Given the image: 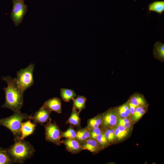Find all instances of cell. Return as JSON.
<instances>
[{"label": "cell", "mask_w": 164, "mask_h": 164, "mask_svg": "<svg viewBox=\"0 0 164 164\" xmlns=\"http://www.w3.org/2000/svg\"><path fill=\"white\" fill-rule=\"evenodd\" d=\"M1 79L6 82L7 87L3 89L5 94V101L1 107L10 109L14 112L20 111L23 103V93L20 89L16 78L7 75Z\"/></svg>", "instance_id": "6da1fadb"}, {"label": "cell", "mask_w": 164, "mask_h": 164, "mask_svg": "<svg viewBox=\"0 0 164 164\" xmlns=\"http://www.w3.org/2000/svg\"><path fill=\"white\" fill-rule=\"evenodd\" d=\"M7 153L14 163L22 164L33 155L35 150L30 143L24 139L15 141V143L6 149Z\"/></svg>", "instance_id": "7a4b0ae2"}, {"label": "cell", "mask_w": 164, "mask_h": 164, "mask_svg": "<svg viewBox=\"0 0 164 164\" xmlns=\"http://www.w3.org/2000/svg\"><path fill=\"white\" fill-rule=\"evenodd\" d=\"M32 115L22 113L20 111L14 112L9 117L0 119V125L9 129L13 134L14 141L20 139L21 123L24 120L31 119Z\"/></svg>", "instance_id": "3957f363"}, {"label": "cell", "mask_w": 164, "mask_h": 164, "mask_svg": "<svg viewBox=\"0 0 164 164\" xmlns=\"http://www.w3.org/2000/svg\"><path fill=\"white\" fill-rule=\"evenodd\" d=\"M34 67V64L31 63L26 68L21 69L17 72L16 78L23 93L34 84L33 72Z\"/></svg>", "instance_id": "277c9868"}, {"label": "cell", "mask_w": 164, "mask_h": 164, "mask_svg": "<svg viewBox=\"0 0 164 164\" xmlns=\"http://www.w3.org/2000/svg\"><path fill=\"white\" fill-rule=\"evenodd\" d=\"M45 139L46 141L60 146L62 143L61 140L62 131L55 122L52 123L51 118L45 125Z\"/></svg>", "instance_id": "5b68a950"}, {"label": "cell", "mask_w": 164, "mask_h": 164, "mask_svg": "<svg viewBox=\"0 0 164 164\" xmlns=\"http://www.w3.org/2000/svg\"><path fill=\"white\" fill-rule=\"evenodd\" d=\"M13 7L10 17L15 26H18L22 22L27 11V5L24 0H12Z\"/></svg>", "instance_id": "8992f818"}, {"label": "cell", "mask_w": 164, "mask_h": 164, "mask_svg": "<svg viewBox=\"0 0 164 164\" xmlns=\"http://www.w3.org/2000/svg\"><path fill=\"white\" fill-rule=\"evenodd\" d=\"M103 124L104 128H113L117 122V118L115 109H109L102 114Z\"/></svg>", "instance_id": "52a82bcc"}, {"label": "cell", "mask_w": 164, "mask_h": 164, "mask_svg": "<svg viewBox=\"0 0 164 164\" xmlns=\"http://www.w3.org/2000/svg\"><path fill=\"white\" fill-rule=\"evenodd\" d=\"M51 112L50 111L42 106L32 116V119L34 124L43 125L47 123L50 118Z\"/></svg>", "instance_id": "ba28073f"}, {"label": "cell", "mask_w": 164, "mask_h": 164, "mask_svg": "<svg viewBox=\"0 0 164 164\" xmlns=\"http://www.w3.org/2000/svg\"><path fill=\"white\" fill-rule=\"evenodd\" d=\"M67 151L73 154L80 153L83 150L82 144L76 138L68 139L62 141Z\"/></svg>", "instance_id": "9c48e42d"}, {"label": "cell", "mask_w": 164, "mask_h": 164, "mask_svg": "<svg viewBox=\"0 0 164 164\" xmlns=\"http://www.w3.org/2000/svg\"><path fill=\"white\" fill-rule=\"evenodd\" d=\"M43 106L51 111H54L59 114L62 113L61 101L58 97H54L46 101Z\"/></svg>", "instance_id": "30bf717a"}, {"label": "cell", "mask_w": 164, "mask_h": 164, "mask_svg": "<svg viewBox=\"0 0 164 164\" xmlns=\"http://www.w3.org/2000/svg\"><path fill=\"white\" fill-rule=\"evenodd\" d=\"M30 119L21 123L20 139H24L26 137L32 134L35 129L36 124L32 123Z\"/></svg>", "instance_id": "8fae6325"}, {"label": "cell", "mask_w": 164, "mask_h": 164, "mask_svg": "<svg viewBox=\"0 0 164 164\" xmlns=\"http://www.w3.org/2000/svg\"><path fill=\"white\" fill-rule=\"evenodd\" d=\"M82 150H87L93 154L97 153L101 150L95 139L90 138L82 144Z\"/></svg>", "instance_id": "7c38bea8"}, {"label": "cell", "mask_w": 164, "mask_h": 164, "mask_svg": "<svg viewBox=\"0 0 164 164\" xmlns=\"http://www.w3.org/2000/svg\"><path fill=\"white\" fill-rule=\"evenodd\" d=\"M79 114L77 111V109L73 106L71 115L65 122V124H69L74 127H76L77 128H81Z\"/></svg>", "instance_id": "4fadbf2b"}, {"label": "cell", "mask_w": 164, "mask_h": 164, "mask_svg": "<svg viewBox=\"0 0 164 164\" xmlns=\"http://www.w3.org/2000/svg\"><path fill=\"white\" fill-rule=\"evenodd\" d=\"M153 53L155 57L161 62L164 60V44L158 41L154 45Z\"/></svg>", "instance_id": "5bb4252c"}, {"label": "cell", "mask_w": 164, "mask_h": 164, "mask_svg": "<svg viewBox=\"0 0 164 164\" xmlns=\"http://www.w3.org/2000/svg\"><path fill=\"white\" fill-rule=\"evenodd\" d=\"M76 138L81 144L91 138L90 130L86 127L84 128H79L76 130Z\"/></svg>", "instance_id": "9a60e30c"}, {"label": "cell", "mask_w": 164, "mask_h": 164, "mask_svg": "<svg viewBox=\"0 0 164 164\" xmlns=\"http://www.w3.org/2000/svg\"><path fill=\"white\" fill-rule=\"evenodd\" d=\"M86 127L89 130L102 126L103 118L102 114H99L87 120Z\"/></svg>", "instance_id": "2e32d148"}, {"label": "cell", "mask_w": 164, "mask_h": 164, "mask_svg": "<svg viewBox=\"0 0 164 164\" xmlns=\"http://www.w3.org/2000/svg\"><path fill=\"white\" fill-rule=\"evenodd\" d=\"M60 95L62 100L66 102H69L76 96L74 91L70 89L62 88L60 90Z\"/></svg>", "instance_id": "e0dca14e"}, {"label": "cell", "mask_w": 164, "mask_h": 164, "mask_svg": "<svg viewBox=\"0 0 164 164\" xmlns=\"http://www.w3.org/2000/svg\"><path fill=\"white\" fill-rule=\"evenodd\" d=\"M128 102L137 107L146 106V101L144 97L138 94H134Z\"/></svg>", "instance_id": "ac0fdd59"}, {"label": "cell", "mask_w": 164, "mask_h": 164, "mask_svg": "<svg viewBox=\"0 0 164 164\" xmlns=\"http://www.w3.org/2000/svg\"><path fill=\"white\" fill-rule=\"evenodd\" d=\"M87 98L84 96L78 95L75 98L73 99V106L78 110L80 113L83 109H85V103Z\"/></svg>", "instance_id": "d6986e66"}, {"label": "cell", "mask_w": 164, "mask_h": 164, "mask_svg": "<svg viewBox=\"0 0 164 164\" xmlns=\"http://www.w3.org/2000/svg\"><path fill=\"white\" fill-rule=\"evenodd\" d=\"M149 10L150 12H157L160 15L164 11V1H156L149 5Z\"/></svg>", "instance_id": "ffe728a7"}, {"label": "cell", "mask_w": 164, "mask_h": 164, "mask_svg": "<svg viewBox=\"0 0 164 164\" xmlns=\"http://www.w3.org/2000/svg\"><path fill=\"white\" fill-rule=\"evenodd\" d=\"M117 112L122 118H126L130 115V110L128 102L119 106Z\"/></svg>", "instance_id": "44dd1931"}, {"label": "cell", "mask_w": 164, "mask_h": 164, "mask_svg": "<svg viewBox=\"0 0 164 164\" xmlns=\"http://www.w3.org/2000/svg\"><path fill=\"white\" fill-rule=\"evenodd\" d=\"M12 160L8 155L6 149L0 147V164L14 163Z\"/></svg>", "instance_id": "7402d4cb"}, {"label": "cell", "mask_w": 164, "mask_h": 164, "mask_svg": "<svg viewBox=\"0 0 164 164\" xmlns=\"http://www.w3.org/2000/svg\"><path fill=\"white\" fill-rule=\"evenodd\" d=\"M74 128L73 127L70 125L69 128L67 130L64 132H62L61 138H64L68 139L76 138V132Z\"/></svg>", "instance_id": "603a6c76"}, {"label": "cell", "mask_w": 164, "mask_h": 164, "mask_svg": "<svg viewBox=\"0 0 164 164\" xmlns=\"http://www.w3.org/2000/svg\"><path fill=\"white\" fill-rule=\"evenodd\" d=\"M146 106L137 107L135 112L132 115V119L133 121H136L139 119L145 113Z\"/></svg>", "instance_id": "cb8c5ba5"}, {"label": "cell", "mask_w": 164, "mask_h": 164, "mask_svg": "<svg viewBox=\"0 0 164 164\" xmlns=\"http://www.w3.org/2000/svg\"><path fill=\"white\" fill-rule=\"evenodd\" d=\"M95 139L97 142L101 149L106 147L109 143L105 137L104 132L98 135L96 137Z\"/></svg>", "instance_id": "d4e9b609"}, {"label": "cell", "mask_w": 164, "mask_h": 164, "mask_svg": "<svg viewBox=\"0 0 164 164\" xmlns=\"http://www.w3.org/2000/svg\"><path fill=\"white\" fill-rule=\"evenodd\" d=\"M114 130L113 128H104L105 135L109 143L112 142L115 138Z\"/></svg>", "instance_id": "484cf974"}, {"label": "cell", "mask_w": 164, "mask_h": 164, "mask_svg": "<svg viewBox=\"0 0 164 164\" xmlns=\"http://www.w3.org/2000/svg\"><path fill=\"white\" fill-rule=\"evenodd\" d=\"M91 138L95 139L99 135L104 132V128L102 126L92 129L90 130Z\"/></svg>", "instance_id": "4316f807"}, {"label": "cell", "mask_w": 164, "mask_h": 164, "mask_svg": "<svg viewBox=\"0 0 164 164\" xmlns=\"http://www.w3.org/2000/svg\"><path fill=\"white\" fill-rule=\"evenodd\" d=\"M118 124L121 125L127 129L129 128L131 126V124L129 119L126 118H119L118 119Z\"/></svg>", "instance_id": "83f0119b"}, {"label": "cell", "mask_w": 164, "mask_h": 164, "mask_svg": "<svg viewBox=\"0 0 164 164\" xmlns=\"http://www.w3.org/2000/svg\"><path fill=\"white\" fill-rule=\"evenodd\" d=\"M114 134L115 137H117L118 138L121 139L124 138L127 134L121 131L117 128L114 130Z\"/></svg>", "instance_id": "f1b7e54d"}, {"label": "cell", "mask_w": 164, "mask_h": 164, "mask_svg": "<svg viewBox=\"0 0 164 164\" xmlns=\"http://www.w3.org/2000/svg\"><path fill=\"white\" fill-rule=\"evenodd\" d=\"M128 103L130 110V115H132L134 113L135 110L137 107L128 101Z\"/></svg>", "instance_id": "f546056e"}, {"label": "cell", "mask_w": 164, "mask_h": 164, "mask_svg": "<svg viewBox=\"0 0 164 164\" xmlns=\"http://www.w3.org/2000/svg\"><path fill=\"white\" fill-rule=\"evenodd\" d=\"M118 128L121 131L127 134H128V129L125 127L124 126L118 124Z\"/></svg>", "instance_id": "4dcf8cb0"}]
</instances>
